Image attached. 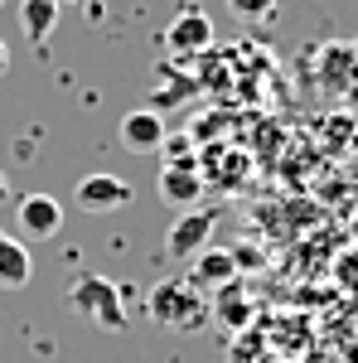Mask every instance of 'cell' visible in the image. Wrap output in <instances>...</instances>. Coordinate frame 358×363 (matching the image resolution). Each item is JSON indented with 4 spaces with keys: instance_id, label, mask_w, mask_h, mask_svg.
I'll return each mask as SVG.
<instances>
[{
    "instance_id": "6da1fadb",
    "label": "cell",
    "mask_w": 358,
    "mask_h": 363,
    "mask_svg": "<svg viewBox=\"0 0 358 363\" xmlns=\"http://www.w3.org/2000/svg\"><path fill=\"white\" fill-rule=\"evenodd\" d=\"M68 306L78 310L87 325L107 330V335H121V330L131 325L121 286H111L107 277H92V272H78V277L68 281Z\"/></svg>"
},
{
    "instance_id": "7a4b0ae2",
    "label": "cell",
    "mask_w": 358,
    "mask_h": 363,
    "mask_svg": "<svg viewBox=\"0 0 358 363\" xmlns=\"http://www.w3.org/2000/svg\"><path fill=\"white\" fill-rule=\"evenodd\" d=\"M145 315L165 330H203L213 320V306L203 301V291H194L189 281H160L145 301Z\"/></svg>"
},
{
    "instance_id": "3957f363",
    "label": "cell",
    "mask_w": 358,
    "mask_h": 363,
    "mask_svg": "<svg viewBox=\"0 0 358 363\" xmlns=\"http://www.w3.org/2000/svg\"><path fill=\"white\" fill-rule=\"evenodd\" d=\"M131 199H136V189L121 179V174H83L78 184H73V203L83 208V213H92V218H107V213H121V208H131Z\"/></svg>"
},
{
    "instance_id": "277c9868",
    "label": "cell",
    "mask_w": 358,
    "mask_h": 363,
    "mask_svg": "<svg viewBox=\"0 0 358 363\" xmlns=\"http://www.w3.org/2000/svg\"><path fill=\"white\" fill-rule=\"evenodd\" d=\"M213 223H218V213L213 208H179V218L169 223L165 233V252L169 262H189V257H198V252L208 247V238H213Z\"/></svg>"
},
{
    "instance_id": "5b68a950",
    "label": "cell",
    "mask_w": 358,
    "mask_h": 363,
    "mask_svg": "<svg viewBox=\"0 0 358 363\" xmlns=\"http://www.w3.org/2000/svg\"><path fill=\"white\" fill-rule=\"evenodd\" d=\"M58 228H63V208H58L54 194L15 199V233H20V242H49V238H58Z\"/></svg>"
},
{
    "instance_id": "8992f818",
    "label": "cell",
    "mask_w": 358,
    "mask_h": 363,
    "mask_svg": "<svg viewBox=\"0 0 358 363\" xmlns=\"http://www.w3.org/2000/svg\"><path fill=\"white\" fill-rule=\"evenodd\" d=\"M116 140H121L126 155H155L165 145V116L155 107H131L116 126Z\"/></svg>"
},
{
    "instance_id": "52a82bcc",
    "label": "cell",
    "mask_w": 358,
    "mask_h": 363,
    "mask_svg": "<svg viewBox=\"0 0 358 363\" xmlns=\"http://www.w3.org/2000/svg\"><path fill=\"white\" fill-rule=\"evenodd\" d=\"M203 174L189 165V160H169L165 169H160V199H165L169 208H194L198 199H203Z\"/></svg>"
},
{
    "instance_id": "ba28073f",
    "label": "cell",
    "mask_w": 358,
    "mask_h": 363,
    "mask_svg": "<svg viewBox=\"0 0 358 363\" xmlns=\"http://www.w3.org/2000/svg\"><path fill=\"white\" fill-rule=\"evenodd\" d=\"M233 277H237L233 247H208V252H198V262L189 267V286H194V291H218V286H233Z\"/></svg>"
},
{
    "instance_id": "9c48e42d",
    "label": "cell",
    "mask_w": 358,
    "mask_h": 363,
    "mask_svg": "<svg viewBox=\"0 0 358 363\" xmlns=\"http://www.w3.org/2000/svg\"><path fill=\"white\" fill-rule=\"evenodd\" d=\"M34 281V257H29V242L0 233V291H25Z\"/></svg>"
},
{
    "instance_id": "30bf717a",
    "label": "cell",
    "mask_w": 358,
    "mask_h": 363,
    "mask_svg": "<svg viewBox=\"0 0 358 363\" xmlns=\"http://www.w3.org/2000/svg\"><path fill=\"white\" fill-rule=\"evenodd\" d=\"M213 44V25H208V15L203 10H184V15H174V25H169V49L184 58V54H198V49H208Z\"/></svg>"
},
{
    "instance_id": "8fae6325",
    "label": "cell",
    "mask_w": 358,
    "mask_h": 363,
    "mask_svg": "<svg viewBox=\"0 0 358 363\" xmlns=\"http://www.w3.org/2000/svg\"><path fill=\"white\" fill-rule=\"evenodd\" d=\"M54 20H58V0H20V25H25V34L39 44V49L49 44Z\"/></svg>"
},
{
    "instance_id": "7c38bea8",
    "label": "cell",
    "mask_w": 358,
    "mask_h": 363,
    "mask_svg": "<svg viewBox=\"0 0 358 363\" xmlns=\"http://www.w3.org/2000/svg\"><path fill=\"white\" fill-rule=\"evenodd\" d=\"M208 306H213V315H218V325H228V330H247L252 325V301L237 296V291H228L223 301H208Z\"/></svg>"
},
{
    "instance_id": "4fadbf2b",
    "label": "cell",
    "mask_w": 358,
    "mask_h": 363,
    "mask_svg": "<svg viewBox=\"0 0 358 363\" xmlns=\"http://www.w3.org/2000/svg\"><path fill=\"white\" fill-rule=\"evenodd\" d=\"M228 15L242 25H267L276 15V0H228Z\"/></svg>"
},
{
    "instance_id": "5bb4252c",
    "label": "cell",
    "mask_w": 358,
    "mask_h": 363,
    "mask_svg": "<svg viewBox=\"0 0 358 363\" xmlns=\"http://www.w3.org/2000/svg\"><path fill=\"white\" fill-rule=\"evenodd\" d=\"M339 277L349 281V286H358V247H354V252H344V257H339Z\"/></svg>"
},
{
    "instance_id": "9a60e30c",
    "label": "cell",
    "mask_w": 358,
    "mask_h": 363,
    "mask_svg": "<svg viewBox=\"0 0 358 363\" xmlns=\"http://www.w3.org/2000/svg\"><path fill=\"white\" fill-rule=\"evenodd\" d=\"M0 203H10V179L0 174Z\"/></svg>"
},
{
    "instance_id": "2e32d148",
    "label": "cell",
    "mask_w": 358,
    "mask_h": 363,
    "mask_svg": "<svg viewBox=\"0 0 358 363\" xmlns=\"http://www.w3.org/2000/svg\"><path fill=\"white\" fill-rule=\"evenodd\" d=\"M5 68H10V49L0 44V73H5Z\"/></svg>"
}]
</instances>
